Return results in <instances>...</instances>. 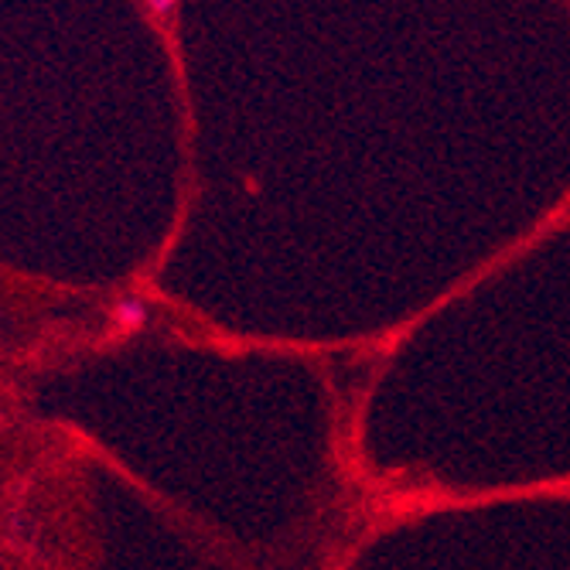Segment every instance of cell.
I'll return each mask as SVG.
<instances>
[{
  "label": "cell",
  "mask_w": 570,
  "mask_h": 570,
  "mask_svg": "<svg viewBox=\"0 0 570 570\" xmlns=\"http://www.w3.org/2000/svg\"><path fill=\"white\" fill-rule=\"evenodd\" d=\"M114 322L120 325V328H140L144 322H147V304L140 301V297H124V301H117V307H114Z\"/></svg>",
  "instance_id": "1"
},
{
  "label": "cell",
  "mask_w": 570,
  "mask_h": 570,
  "mask_svg": "<svg viewBox=\"0 0 570 570\" xmlns=\"http://www.w3.org/2000/svg\"><path fill=\"white\" fill-rule=\"evenodd\" d=\"M175 4H178V0H147V8H150L154 14H168Z\"/></svg>",
  "instance_id": "2"
}]
</instances>
